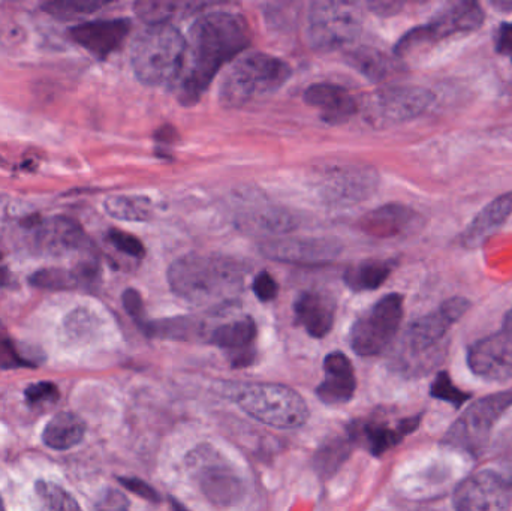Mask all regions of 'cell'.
<instances>
[{
	"label": "cell",
	"instance_id": "6da1fadb",
	"mask_svg": "<svg viewBox=\"0 0 512 511\" xmlns=\"http://www.w3.org/2000/svg\"><path fill=\"white\" fill-rule=\"evenodd\" d=\"M251 41V29L242 14L213 11L200 15L189 30L185 72L177 87L180 104H197L222 66L243 53Z\"/></svg>",
	"mask_w": 512,
	"mask_h": 511
},
{
	"label": "cell",
	"instance_id": "7a4b0ae2",
	"mask_svg": "<svg viewBox=\"0 0 512 511\" xmlns=\"http://www.w3.org/2000/svg\"><path fill=\"white\" fill-rule=\"evenodd\" d=\"M249 267L228 255L188 254L168 269V284L174 294L191 303L204 305L230 300L242 291Z\"/></svg>",
	"mask_w": 512,
	"mask_h": 511
},
{
	"label": "cell",
	"instance_id": "3957f363",
	"mask_svg": "<svg viewBox=\"0 0 512 511\" xmlns=\"http://www.w3.org/2000/svg\"><path fill=\"white\" fill-rule=\"evenodd\" d=\"M188 41L173 24H155L144 29L132 47V68L147 86H162L179 80L185 68Z\"/></svg>",
	"mask_w": 512,
	"mask_h": 511
},
{
	"label": "cell",
	"instance_id": "277c9868",
	"mask_svg": "<svg viewBox=\"0 0 512 511\" xmlns=\"http://www.w3.org/2000/svg\"><path fill=\"white\" fill-rule=\"evenodd\" d=\"M285 60L267 53L240 57L222 80L219 101L225 108H242L261 96L277 92L291 78Z\"/></svg>",
	"mask_w": 512,
	"mask_h": 511
},
{
	"label": "cell",
	"instance_id": "5b68a950",
	"mask_svg": "<svg viewBox=\"0 0 512 511\" xmlns=\"http://www.w3.org/2000/svg\"><path fill=\"white\" fill-rule=\"evenodd\" d=\"M237 404L258 422L277 429L301 428L310 416L300 393L283 384H251L240 392Z\"/></svg>",
	"mask_w": 512,
	"mask_h": 511
},
{
	"label": "cell",
	"instance_id": "8992f818",
	"mask_svg": "<svg viewBox=\"0 0 512 511\" xmlns=\"http://www.w3.org/2000/svg\"><path fill=\"white\" fill-rule=\"evenodd\" d=\"M189 473L204 497L218 507H231L245 495V483L233 465L212 446L197 447L186 458Z\"/></svg>",
	"mask_w": 512,
	"mask_h": 511
},
{
	"label": "cell",
	"instance_id": "52a82bcc",
	"mask_svg": "<svg viewBox=\"0 0 512 511\" xmlns=\"http://www.w3.org/2000/svg\"><path fill=\"white\" fill-rule=\"evenodd\" d=\"M486 20L484 9L477 2H457L436 15L432 21L415 27L399 39L394 48L397 57H405L424 47H432L459 33L480 29Z\"/></svg>",
	"mask_w": 512,
	"mask_h": 511
},
{
	"label": "cell",
	"instance_id": "ba28073f",
	"mask_svg": "<svg viewBox=\"0 0 512 511\" xmlns=\"http://www.w3.org/2000/svg\"><path fill=\"white\" fill-rule=\"evenodd\" d=\"M512 407V390L484 396L466 408L445 435V443L469 453H478L489 443L493 429Z\"/></svg>",
	"mask_w": 512,
	"mask_h": 511
},
{
	"label": "cell",
	"instance_id": "9c48e42d",
	"mask_svg": "<svg viewBox=\"0 0 512 511\" xmlns=\"http://www.w3.org/2000/svg\"><path fill=\"white\" fill-rule=\"evenodd\" d=\"M403 296L387 294L364 312L351 329V348L361 357L378 356L393 342L402 324Z\"/></svg>",
	"mask_w": 512,
	"mask_h": 511
},
{
	"label": "cell",
	"instance_id": "30bf717a",
	"mask_svg": "<svg viewBox=\"0 0 512 511\" xmlns=\"http://www.w3.org/2000/svg\"><path fill=\"white\" fill-rule=\"evenodd\" d=\"M361 32V14L349 2H315L309 12L307 38L319 51H334L352 44Z\"/></svg>",
	"mask_w": 512,
	"mask_h": 511
},
{
	"label": "cell",
	"instance_id": "8fae6325",
	"mask_svg": "<svg viewBox=\"0 0 512 511\" xmlns=\"http://www.w3.org/2000/svg\"><path fill=\"white\" fill-rule=\"evenodd\" d=\"M435 93L421 86H387L376 90L366 102L367 119L375 126L408 122L429 110Z\"/></svg>",
	"mask_w": 512,
	"mask_h": 511
},
{
	"label": "cell",
	"instance_id": "7c38bea8",
	"mask_svg": "<svg viewBox=\"0 0 512 511\" xmlns=\"http://www.w3.org/2000/svg\"><path fill=\"white\" fill-rule=\"evenodd\" d=\"M511 506L512 480L498 471H478L454 492V511H510Z\"/></svg>",
	"mask_w": 512,
	"mask_h": 511
},
{
	"label": "cell",
	"instance_id": "4fadbf2b",
	"mask_svg": "<svg viewBox=\"0 0 512 511\" xmlns=\"http://www.w3.org/2000/svg\"><path fill=\"white\" fill-rule=\"evenodd\" d=\"M379 176L370 167L328 168L318 182L322 200L331 206H355L369 200L378 189Z\"/></svg>",
	"mask_w": 512,
	"mask_h": 511
},
{
	"label": "cell",
	"instance_id": "5bb4252c",
	"mask_svg": "<svg viewBox=\"0 0 512 511\" xmlns=\"http://www.w3.org/2000/svg\"><path fill=\"white\" fill-rule=\"evenodd\" d=\"M468 365L477 377L490 381L512 378V332H499L480 339L469 347Z\"/></svg>",
	"mask_w": 512,
	"mask_h": 511
},
{
	"label": "cell",
	"instance_id": "9a60e30c",
	"mask_svg": "<svg viewBox=\"0 0 512 511\" xmlns=\"http://www.w3.org/2000/svg\"><path fill=\"white\" fill-rule=\"evenodd\" d=\"M471 308L465 297H451L445 300L436 311L418 318L408 330L409 348L415 353H423L438 344L448 330Z\"/></svg>",
	"mask_w": 512,
	"mask_h": 511
},
{
	"label": "cell",
	"instance_id": "2e32d148",
	"mask_svg": "<svg viewBox=\"0 0 512 511\" xmlns=\"http://www.w3.org/2000/svg\"><path fill=\"white\" fill-rule=\"evenodd\" d=\"M342 246L327 239H271L261 252L271 260L300 266H324L339 257Z\"/></svg>",
	"mask_w": 512,
	"mask_h": 511
},
{
	"label": "cell",
	"instance_id": "e0dca14e",
	"mask_svg": "<svg viewBox=\"0 0 512 511\" xmlns=\"http://www.w3.org/2000/svg\"><path fill=\"white\" fill-rule=\"evenodd\" d=\"M358 227L367 236L391 239L411 233L421 227V215L405 204L390 203L370 210L358 221Z\"/></svg>",
	"mask_w": 512,
	"mask_h": 511
},
{
	"label": "cell",
	"instance_id": "ac0fdd59",
	"mask_svg": "<svg viewBox=\"0 0 512 511\" xmlns=\"http://www.w3.org/2000/svg\"><path fill=\"white\" fill-rule=\"evenodd\" d=\"M131 32V21L126 18L99 20L81 24L69 32L71 38L99 59H105L119 50Z\"/></svg>",
	"mask_w": 512,
	"mask_h": 511
},
{
	"label": "cell",
	"instance_id": "d6986e66",
	"mask_svg": "<svg viewBox=\"0 0 512 511\" xmlns=\"http://www.w3.org/2000/svg\"><path fill=\"white\" fill-rule=\"evenodd\" d=\"M304 101L310 107L316 108L321 119L330 125L348 122L360 110L355 96L339 84H312L304 92Z\"/></svg>",
	"mask_w": 512,
	"mask_h": 511
},
{
	"label": "cell",
	"instance_id": "ffe728a7",
	"mask_svg": "<svg viewBox=\"0 0 512 511\" xmlns=\"http://www.w3.org/2000/svg\"><path fill=\"white\" fill-rule=\"evenodd\" d=\"M324 381L316 389V395L324 404H348L357 390L354 366L346 354L333 351L324 360Z\"/></svg>",
	"mask_w": 512,
	"mask_h": 511
},
{
	"label": "cell",
	"instance_id": "44dd1931",
	"mask_svg": "<svg viewBox=\"0 0 512 511\" xmlns=\"http://www.w3.org/2000/svg\"><path fill=\"white\" fill-rule=\"evenodd\" d=\"M256 324L251 317L222 324L213 330L210 341L227 351L234 368H248L255 360Z\"/></svg>",
	"mask_w": 512,
	"mask_h": 511
},
{
	"label": "cell",
	"instance_id": "7402d4cb",
	"mask_svg": "<svg viewBox=\"0 0 512 511\" xmlns=\"http://www.w3.org/2000/svg\"><path fill=\"white\" fill-rule=\"evenodd\" d=\"M295 318L312 338L321 339L331 332L336 305L330 297L316 291H304L294 305Z\"/></svg>",
	"mask_w": 512,
	"mask_h": 511
},
{
	"label": "cell",
	"instance_id": "603a6c76",
	"mask_svg": "<svg viewBox=\"0 0 512 511\" xmlns=\"http://www.w3.org/2000/svg\"><path fill=\"white\" fill-rule=\"evenodd\" d=\"M511 215L512 191L490 201L463 231L460 242L468 249L480 248L499 227L508 221Z\"/></svg>",
	"mask_w": 512,
	"mask_h": 511
},
{
	"label": "cell",
	"instance_id": "cb8c5ba5",
	"mask_svg": "<svg viewBox=\"0 0 512 511\" xmlns=\"http://www.w3.org/2000/svg\"><path fill=\"white\" fill-rule=\"evenodd\" d=\"M239 225L258 236L279 237L291 233L297 227V221L282 207L259 204L240 212Z\"/></svg>",
	"mask_w": 512,
	"mask_h": 511
},
{
	"label": "cell",
	"instance_id": "d4e9b609",
	"mask_svg": "<svg viewBox=\"0 0 512 511\" xmlns=\"http://www.w3.org/2000/svg\"><path fill=\"white\" fill-rule=\"evenodd\" d=\"M420 420V416L409 417V419L400 420L394 426L388 423H367L361 426L360 432L355 437L364 438L372 455L381 456L382 453L396 447L406 435L417 431Z\"/></svg>",
	"mask_w": 512,
	"mask_h": 511
},
{
	"label": "cell",
	"instance_id": "484cf974",
	"mask_svg": "<svg viewBox=\"0 0 512 511\" xmlns=\"http://www.w3.org/2000/svg\"><path fill=\"white\" fill-rule=\"evenodd\" d=\"M39 243L45 251L62 254L84 245V233L77 222L68 218H53L39 227Z\"/></svg>",
	"mask_w": 512,
	"mask_h": 511
},
{
	"label": "cell",
	"instance_id": "4316f807",
	"mask_svg": "<svg viewBox=\"0 0 512 511\" xmlns=\"http://www.w3.org/2000/svg\"><path fill=\"white\" fill-rule=\"evenodd\" d=\"M86 425L72 413H60L45 426L42 440L53 450H69L83 441Z\"/></svg>",
	"mask_w": 512,
	"mask_h": 511
},
{
	"label": "cell",
	"instance_id": "83f0119b",
	"mask_svg": "<svg viewBox=\"0 0 512 511\" xmlns=\"http://www.w3.org/2000/svg\"><path fill=\"white\" fill-rule=\"evenodd\" d=\"M346 62L372 81H382L400 71V65L388 54L372 47H358L346 54Z\"/></svg>",
	"mask_w": 512,
	"mask_h": 511
},
{
	"label": "cell",
	"instance_id": "f1b7e54d",
	"mask_svg": "<svg viewBox=\"0 0 512 511\" xmlns=\"http://www.w3.org/2000/svg\"><path fill=\"white\" fill-rule=\"evenodd\" d=\"M394 266L396 263L393 260L363 261L357 266L349 267L343 279L352 291H358V293L378 290L390 278Z\"/></svg>",
	"mask_w": 512,
	"mask_h": 511
},
{
	"label": "cell",
	"instance_id": "f546056e",
	"mask_svg": "<svg viewBox=\"0 0 512 511\" xmlns=\"http://www.w3.org/2000/svg\"><path fill=\"white\" fill-rule=\"evenodd\" d=\"M111 218L126 222H146L152 219L153 203L143 195H114L104 203Z\"/></svg>",
	"mask_w": 512,
	"mask_h": 511
},
{
	"label": "cell",
	"instance_id": "4dcf8cb0",
	"mask_svg": "<svg viewBox=\"0 0 512 511\" xmlns=\"http://www.w3.org/2000/svg\"><path fill=\"white\" fill-rule=\"evenodd\" d=\"M35 492L39 511H83L77 500L56 483L39 480Z\"/></svg>",
	"mask_w": 512,
	"mask_h": 511
},
{
	"label": "cell",
	"instance_id": "1f68e13d",
	"mask_svg": "<svg viewBox=\"0 0 512 511\" xmlns=\"http://www.w3.org/2000/svg\"><path fill=\"white\" fill-rule=\"evenodd\" d=\"M349 452L351 450H349L348 441H330V443L325 444L324 447L319 449L318 456L315 459L316 468L324 476H330L348 458Z\"/></svg>",
	"mask_w": 512,
	"mask_h": 511
},
{
	"label": "cell",
	"instance_id": "d6a6232c",
	"mask_svg": "<svg viewBox=\"0 0 512 511\" xmlns=\"http://www.w3.org/2000/svg\"><path fill=\"white\" fill-rule=\"evenodd\" d=\"M430 395L439 401L448 402L456 408L462 407L472 398L471 393L463 392L459 387L454 386L448 372H439L436 375L435 381L430 387Z\"/></svg>",
	"mask_w": 512,
	"mask_h": 511
},
{
	"label": "cell",
	"instance_id": "836d02e7",
	"mask_svg": "<svg viewBox=\"0 0 512 511\" xmlns=\"http://www.w3.org/2000/svg\"><path fill=\"white\" fill-rule=\"evenodd\" d=\"M33 284L48 290H68L75 287L80 281V276L62 269H45L35 273Z\"/></svg>",
	"mask_w": 512,
	"mask_h": 511
},
{
	"label": "cell",
	"instance_id": "e575fe53",
	"mask_svg": "<svg viewBox=\"0 0 512 511\" xmlns=\"http://www.w3.org/2000/svg\"><path fill=\"white\" fill-rule=\"evenodd\" d=\"M104 5L102 2H92V0H71V2H53L45 5L50 14L57 18L65 20H74V18L83 17V15L92 14L96 9Z\"/></svg>",
	"mask_w": 512,
	"mask_h": 511
},
{
	"label": "cell",
	"instance_id": "d590c367",
	"mask_svg": "<svg viewBox=\"0 0 512 511\" xmlns=\"http://www.w3.org/2000/svg\"><path fill=\"white\" fill-rule=\"evenodd\" d=\"M138 17L149 26L168 23L176 11V5L171 2H138L135 5Z\"/></svg>",
	"mask_w": 512,
	"mask_h": 511
},
{
	"label": "cell",
	"instance_id": "8d00e7d4",
	"mask_svg": "<svg viewBox=\"0 0 512 511\" xmlns=\"http://www.w3.org/2000/svg\"><path fill=\"white\" fill-rule=\"evenodd\" d=\"M108 242L123 254L129 255L132 258H143L146 255V248L140 239L132 236V234L125 233V231L111 230L108 233Z\"/></svg>",
	"mask_w": 512,
	"mask_h": 511
},
{
	"label": "cell",
	"instance_id": "74e56055",
	"mask_svg": "<svg viewBox=\"0 0 512 511\" xmlns=\"http://www.w3.org/2000/svg\"><path fill=\"white\" fill-rule=\"evenodd\" d=\"M57 399H59V390L53 383H47V381L32 384L26 390L27 404L33 408L48 407V405H53Z\"/></svg>",
	"mask_w": 512,
	"mask_h": 511
},
{
	"label": "cell",
	"instance_id": "f35d334b",
	"mask_svg": "<svg viewBox=\"0 0 512 511\" xmlns=\"http://www.w3.org/2000/svg\"><path fill=\"white\" fill-rule=\"evenodd\" d=\"M32 363L27 362L21 357L20 351L15 347L14 341L9 338L8 333L0 326V368L14 369L30 366Z\"/></svg>",
	"mask_w": 512,
	"mask_h": 511
},
{
	"label": "cell",
	"instance_id": "ab89813d",
	"mask_svg": "<svg viewBox=\"0 0 512 511\" xmlns=\"http://www.w3.org/2000/svg\"><path fill=\"white\" fill-rule=\"evenodd\" d=\"M254 293L261 302H271L279 293V285L268 272H261L254 281Z\"/></svg>",
	"mask_w": 512,
	"mask_h": 511
},
{
	"label": "cell",
	"instance_id": "60d3db41",
	"mask_svg": "<svg viewBox=\"0 0 512 511\" xmlns=\"http://www.w3.org/2000/svg\"><path fill=\"white\" fill-rule=\"evenodd\" d=\"M119 482L122 483L123 488L128 489L132 494L138 495L143 500L152 501V503L161 501L158 491L143 480L135 479V477H122Z\"/></svg>",
	"mask_w": 512,
	"mask_h": 511
},
{
	"label": "cell",
	"instance_id": "b9f144b4",
	"mask_svg": "<svg viewBox=\"0 0 512 511\" xmlns=\"http://www.w3.org/2000/svg\"><path fill=\"white\" fill-rule=\"evenodd\" d=\"M123 306H125L128 314L131 315V317L134 318V320L137 321L141 327H143L144 305L140 293H138V291L132 290V288L126 290L125 294H123Z\"/></svg>",
	"mask_w": 512,
	"mask_h": 511
},
{
	"label": "cell",
	"instance_id": "7bdbcfd3",
	"mask_svg": "<svg viewBox=\"0 0 512 511\" xmlns=\"http://www.w3.org/2000/svg\"><path fill=\"white\" fill-rule=\"evenodd\" d=\"M495 50L501 56L508 57L512 62V23L499 24L495 33Z\"/></svg>",
	"mask_w": 512,
	"mask_h": 511
},
{
	"label": "cell",
	"instance_id": "ee69618b",
	"mask_svg": "<svg viewBox=\"0 0 512 511\" xmlns=\"http://www.w3.org/2000/svg\"><path fill=\"white\" fill-rule=\"evenodd\" d=\"M95 511H129V503L125 495L111 489L105 492L104 497L96 504Z\"/></svg>",
	"mask_w": 512,
	"mask_h": 511
},
{
	"label": "cell",
	"instance_id": "f6af8a7d",
	"mask_svg": "<svg viewBox=\"0 0 512 511\" xmlns=\"http://www.w3.org/2000/svg\"><path fill=\"white\" fill-rule=\"evenodd\" d=\"M177 132L176 129L171 128V126H165V128L159 129L158 134H156V140L158 143H174L176 140ZM167 146V144H165Z\"/></svg>",
	"mask_w": 512,
	"mask_h": 511
},
{
	"label": "cell",
	"instance_id": "bcb514c9",
	"mask_svg": "<svg viewBox=\"0 0 512 511\" xmlns=\"http://www.w3.org/2000/svg\"><path fill=\"white\" fill-rule=\"evenodd\" d=\"M504 329L510 330V332H512V308L510 311H508L507 317H505Z\"/></svg>",
	"mask_w": 512,
	"mask_h": 511
},
{
	"label": "cell",
	"instance_id": "7dc6e473",
	"mask_svg": "<svg viewBox=\"0 0 512 511\" xmlns=\"http://www.w3.org/2000/svg\"><path fill=\"white\" fill-rule=\"evenodd\" d=\"M170 504H171V507H173V511H188V509H186V507H183L182 504L177 503V501L173 500V498H171Z\"/></svg>",
	"mask_w": 512,
	"mask_h": 511
},
{
	"label": "cell",
	"instance_id": "c3c4849f",
	"mask_svg": "<svg viewBox=\"0 0 512 511\" xmlns=\"http://www.w3.org/2000/svg\"><path fill=\"white\" fill-rule=\"evenodd\" d=\"M0 511H6L5 506H3L2 498H0Z\"/></svg>",
	"mask_w": 512,
	"mask_h": 511
}]
</instances>
